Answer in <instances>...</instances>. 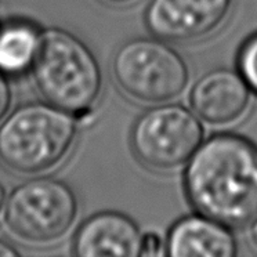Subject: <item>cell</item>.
<instances>
[{"instance_id":"obj_1","label":"cell","mask_w":257,"mask_h":257,"mask_svg":"<svg viewBox=\"0 0 257 257\" xmlns=\"http://www.w3.org/2000/svg\"><path fill=\"white\" fill-rule=\"evenodd\" d=\"M183 187L196 213L229 228L257 217V144L236 133L202 141L185 163Z\"/></svg>"},{"instance_id":"obj_2","label":"cell","mask_w":257,"mask_h":257,"mask_svg":"<svg viewBox=\"0 0 257 257\" xmlns=\"http://www.w3.org/2000/svg\"><path fill=\"white\" fill-rule=\"evenodd\" d=\"M36 89L51 105L72 115L90 111L102 90V72L89 46L61 28L40 32L32 65Z\"/></svg>"},{"instance_id":"obj_3","label":"cell","mask_w":257,"mask_h":257,"mask_svg":"<svg viewBox=\"0 0 257 257\" xmlns=\"http://www.w3.org/2000/svg\"><path fill=\"white\" fill-rule=\"evenodd\" d=\"M75 115L50 102L18 106L0 123V162L20 174H36L62 162L76 139Z\"/></svg>"},{"instance_id":"obj_4","label":"cell","mask_w":257,"mask_h":257,"mask_svg":"<svg viewBox=\"0 0 257 257\" xmlns=\"http://www.w3.org/2000/svg\"><path fill=\"white\" fill-rule=\"evenodd\" d=\"M111 71L122 93L155 105L176 100L190 82V69L183 56L155 36L124 42L112 57Z\"/></svg>"},{"instance_id":"obj_5","label":"cell","mask_w":257,"mask_h":257,"mask_svg":"<svg viewBox=\"0 0 257 257\" xmlns=\"http://www.w3.org/2000/svg\"><path fill=\"white\" fill-rule=\"evenodd\" d=\"M203 135L195 112L170 101L157 104L136 119L130 130V147L148 169L170 172L190 161Z\"/></svg>"},{"instance_id":"obj_6","label":"cell","mask_w":257,"mask_h":257,"mask_svg":"<svg viewBox=\"0 0 257 257\" xmlns=\"http://www.w3.org/2000/svg\"><path fill=\"white\" fill-rule=\"evenodd\" d=\"M78 199L61 180L38 177L12 191L5 203V221L13 234L32 243H49L72 227Z\"/></svg>"},{"instance_id":"obj_7","label":"cell","mask_w":257,"mask_h":257,"mask_svg":"<svg viewBox=\"0 0 257 257\" xmlns=\"http://www.w3.org/2000/svg\"><path fill=\"white\" fill-rule=\"evenodd\" d=\"M232 0H150L144 13L155 38L184 43L206 38L224 23Z\"/></svg>"},{"instance_id":"obj_8","label":"cell","mask_w":257,"mask_h":257,"mask_svg":"<svg viewBox=\"0 0 257 257\" xmlns=\"http://www.w3.org/2000/svg\"><path fill=\"white\" fill-rule=\"evenodd\" d=\"M251 91L236 69L216 68L196 80L190 93L192 111L213 126H227L245 116Z\"/></svg>"},{"instance_id":"obj_9","label":"cell","mask_w":257,"mask_h":257,"mask_svg":"<svg viewBox=\"0 0 257 257\" xmlns=\"http://www.w3.org/2000/svg\"><path fill=\"white\" fill-rule=\"evenodd\" d=\"M143 238L139 225L124 213L104 210L84 220L73 238V254L79 257L141 256Z\"/></svg>"},{"instance_id":"obj_10","label":"cell","mask_w":257,"mask_h":257,"mask_svg":"<svg viewBox=\"0 0 257 257\" xmlns=\"http://www.w3.org/2000/svg\"><path fill=\"white\" fill-rule=\"evenodd\" d=\"M165 253L170 257H234L238 242L229 227L195 213L170 227Z\"/></svg>"},{"instance_id":"obj_11","label":"cell","mask_w":257,"mask_h":257,"mask_svg":"<svg viewBox=\"0 0 257 257\" xmlns=\"http://www.w3.org/2000/svg\"><path fill=\"white\" fill-rule=\"evenodd\" d=\"M40 32L25 21H10L0 27V71L21 75L32 68L38 54Z\"/></svg>"},{"instance_id":"obj_12","label":"cell","mask_w":257,"mask_h":257,"mask_svg":"<svg viewBox=\"0 0 257 257\" xmlns=\"http://www.w3.org/2000/svg\"><path fill=\"white\" fill-rule=\"evenodd\" d=\"M236 71L245 80L251 94L257 95V32L250 35L238 50Z\"/></svg>"},{"instance_id":"obj_13","label":"cell","mask_w":257,"mask_h":257,"mask_svg":"<svg viewBox=\"0 0 257 257\" xmlns=\"http://www.w3.org/2000/svg\"><path fill=\"white\" fill-rule=\"evenodd\" d=\"M163 253H165V240L159 236V234L155 232L144 234L141 256H158Z\"/></svg>"},{"instance_id":"obj_14","label":"cell","mask_w":257,"mask_h":257,"mask_svg":"<svg viewBox=\"0 0 257 257\" xmlns=\"http://www.w3.org/2000/svg\"><path fill=\"white\" fill-rule=\"evenodd\" d=\"M13 101L12 86L7 80V75L0 71V120L6 116V113L10 109Z\"/></svg>"},{"instance_id":"obj_15","label":"cell","mask_w":257,"mask_h":257,"mask_svg":"<svg viewBox=\"0 0 257 257\" xmlns=\"http://www.w3.org/2000/svg\"><path fill=\"white\" fill-rule=\"evenodd\" d=\"M20 253L13 245H10L6 240L0 239V257H16Z\"/></svg>"},{"instance_id":"obj_16","label":"cell","mask_w":257,"mask_h":257,"mask_svg":"<svg viewBox=\"0 0 257 257\" xmlns=\"http://www.w3.org/2000/svg\"><path fill=\"white\" fill-rule=\"evenodd\" d=\"M249 240L250 245L257 250V217L249 224Z\"/></svg>"},{"instance_id":"obj_17","label":"cell","mask_w":257,"mask_h":257,"mask_svg":"<svg viewBox=\"0 0 257 257\" xmlns=\"http://www.w3.org/2000/svg\"><path fill=\"white\" fill-rule=\"evenodd\" d=\"M5 203H6V191L3 188V185L0 184V212L5 209Z\"/></svg>"},{"instance_id":"obj_18","label":"cell","mask_w":257,"mask_h":257,"mask_svg":"<svg viewBox=\"0 0 257 257\" xmlns=\"http://www.w3.org/2000/svg\"><path fill=\"white\" fill-rule=\"evenodd\" d=\"M106 3H111V5H127V3H132L135 0H104Z\"/></svg>"}]
</instances>
